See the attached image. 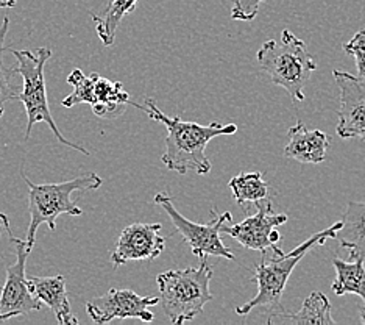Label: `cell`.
Instances as JSON below:
<instances>
[{"instance_id": "obj_14", "label": "cell", "mask_w": 365, "mask_h": 325, "mask_svg": "<svg viewBox=\"0 0 365 325\" xmlns=\"http://www.w3.org/2000/svg\"><path fill=\"white\" fill-rule=\"evenodd\" d=\"M289 143L284 147V156L300 163L317 164L327 160L331 139L322 130H309L298 121L287 131Z\"/></svg>"}, {"instance_id": "obj_10", "label": "cell", "mask_w": 365, "mask_h": 325, "mask_svg": "<svg viewBox=\"0 0 365 325\" xmlns=\"http://www.w3.org/2000/svg\"><path fill=\"white\" fill-rule=\"evenodd\" d=\"M256 214L248 216L242 222L228 225L223 224L220 233L235 238L240 246L248 250H258V252H267L273 246H278L281 235L278 229L287 222V214H275L272 210L270 200L265 197L255 202Z\"/></svg>"}, {"instance_id": "obj_25", "label": "cell", "mask_w": 365, "mask_h": 325, "mask_svg": "<svg viewBox=\"0 0 365 325\" xmlns=\"http://www.w3.org/2000/svg\"><path fill=\"white\" fill-rule=\"evenodd\" d=\"M16 0H0V8H14Z\"/></svg>"}, {"instance_id": "obj_16", "label": "cell", "mask_w": 365, "mask_h": 325, "mask_svg": "<svg viewBox=\"0 0 365 325\" xmlns=\"http://www.w3.org/2000/svg\"><path fill=\"white\" fill-rule=\"evenodd\" d=\"M334 239L350 252V258H365V202H348Z\"/></svg>"}, {"instance_id": "obj_23", "label": "cell", "mask_w": 365, "mask_h": 325, "mask_svg": "<svg viewBox=\"0 0 365 325\" xmlns=\"http://www.w3.org/2000/svg\"><path fill=\"white\" fill-rule=\"evenodd\" d=\"M264 0H233L231 6V19L252 22L259 11V5Z\"/></svg>"}, {"instance_id": "obj_1", "label": "cell", "mask_w": 365, "mask_h": 325, "mask_svg": "<svg viewBox=\"0 0 365 325\" xmlns=\"http://www.w3.org/2000/svg\"><path fill=\"white\" fill-rule=\"evenodd\" d=\"M130 104L147 113L150 119L164 124L168 136H165V150L161 161L169 171L178 172L180 175H186L187 172H195L198 175L210 174L211 161L206 156V146L214 138L235 135L237 131L236 124L211 122L208 125H202L182 121L180 116L170 118L156 106L150 97L145 99V106L133 102Z\"/></svg>"}, {"instance_id": "obj_26", "label": "cell", "mask_w": 365, "mask_h": 325, "mask_svg": "<svg viewBox=\"0 0 365 325\" xmlns=\"http://www.w3.org/2000/svg\"><path fill=\"white\" fill-rule=\"evenodd\" d=\"M361 322L365 325V306L361 308Z\"/></svg>"}, {"instance_id": "obj_9", "label": "cell", "mask_w": 365, "mask_h": 325, "mask_svg": "<svg viewBox=\"0 0 365 325\" xmlns=\"http://www.w3.org/2000/svg\"><path fill=\"white\" fill-rule=\"evenodd\" d=\"M6 231L10 243L16 247V263L6 268V280L0 293V324L43 308V302L31 294L26 275L27 258L31 250L27 247L26 239L13 235L11 229Z\"/></svg>"}, {"instance_id": "obj_19", "label": "cell", "mask_w": 365, "mask_h": 325, "mask_svg": "<svg viewBox=\"0 0 365 325\" xmlns=\"http://www.w3.org/2000/svg\"><path fill=\"white\" fill-rule=\"evenodd\" d=\"M139 0H111L102 14H91V19L96 24L97 35L103 46H113L122 19L127 14L135 11Z\"/></svg>"}, {"instance_id": "obj_5", "label": "cell", "mask_w": 365, "mask_h": 325, "mask_svg": "<svg viewBox=\"0 0 365 325\" xmlns=\"http://www.w3.org/2000/svg\"><path fill=\"white\" fill-rule=\"evenodd\" d=\"M22 179L29 186V211L30 225L27 230L26 243L30 250H33L36 241V231L39 225L47 224L48 229H56V219L61 214L81 216V208L73 202L72 194L76 191L98 189L103 185V180L96 172L80 175L68 181L61 183H44V185H35L31 183L26 172L22 171Z\"/></svg>"}, {"instance_id": "obj_12", "label": "cell", "mask_w": 365, "mask_h": 325, "mask_svg": "<svg viewBox=\"0 0 365 325\" xmlns=\"http://www.w3.org/2000/svg\"><path fill=\"white\" fill-rule=\"evenodd\" d=\"M340 93L336 131L342 139L365 141V79L345 71H333Z\"/></svg>"}, {"instance_id": "obj_3", "label": "cell", "mask_w": 365, "mask_h": 325, "mask_svg": "<svg viewBox=\"0 0 365 325\" xmlns=\"http://www.w3.org/2000/svg\"><path fill=\"white\" fill-rule=\"evenodd\" d=\"M256 58L277 86L284 88L297 102H303L306 83L317 69V63L303 39L286 29L281 31L279 39L265 41Z\"/></svg>"}, {"instance_id": "obj_6", "label": "cell", "mask_w": 365, "mask_h": 325, "mask_svg": "<svg viewBox=\"0 0 365 325\" xmlns=\"http://www.w3.org/2000/svg\"><path fill=\"white\" fill-rule=\"evenodd\" d=\"M16 56L18 60V72L22 80L24 86L19 91L18 100L24 104L27 111V130H26V139L30 138L31 130L39 122H46L51 130L53 131L55 138L60 141L61 144L68 146L73 150H78L83 155H89V150H86L83 146L72 143V141L66 139L60 129L56 127V122L52 118L51 108H48L47 102V93H46V75L44 68L46 63L52 58V50L47 47L36 49V54L31 50H13L6 49Z\"/></svg>"}, {"instance_id": "obj_13", "label": "cell", "mask_w": 365, "mask_h": 325, "mask_svg": "<svg viewBox=\"0 0 365 325\" xmlns=\"http://www.w3.org/2000/svg\"><path fill=\"white\" fill-rule=\"evenodd\" d=\"M161 227V224H131L123 229L111 254L114 268L160 256L165 247V239L160 235Z\"/></svg>"}, {"instance_id": "obj_11", "label": "cell", "mask_w": 365, "mask_h": 325, "mask_svg": "<svg viewBox=\"0 0 365 325\" xmlns=\"http://www.w3.org/2000/svg\"><path fill=\"white\" fill-rule=\"evenodd\" d=\"M160 304V297H140L131 289L111 288L106 294L91 299L86 304L89 318L103 325L114 319H140L152 322L155 314L150 308Z\"/></svg>"}, {"instance_id": "obj_17", "label": "cell", "mask_w": 365, "mask_h": 325, "mask_svg": "<svg viewBox=\"0 0 365 325\" xmlns=\"http://www.w3.org/2000/svg\"><path fill=\"white\" fill-rule=\"evenodd\" d=\"M269 324H297V325H304V324H312V325H334L336 321L333 316H331V304L328 297L320 293V291H314L312 294L304 299L303 306L300 311L294 314H289L284 310L273 311L267 321Z\"/></svg>"}, {"instance_id": "obj_18", "label": "cell", "mask_w": 365, "mask_h": 325, "mask_svg": "<svg viewBox=\"0 0 365 325\" xmlns=\"http://www.w3.org/2000/svg\"><path fill=\"white\" fill-rule=\"evenodd\" d=\"M333 266L337 275L331 286L333 293L336 296L356 294L365 304V258H350V261L333 258Z\"/></svg>"}, {"instance_id": "obj_4", "label": "cell", "mask_w": 365, "mask_h": 325, "mask_svg": "<svg viewBox=\"0 0 365 325\" xmlns=\"http://www.w3.org/2000/svg\"><path fill=\"white\" fill-rule=\"evenodd\" d=\"M212 269L208 258L203 256L198 268L185 271H168L156 277L160 289V304L172 324L182 325L195 319L211 302L212 294L210 283Z\"/></svg>"}, {"instance_id": "obj_22", "label": "cell", "mask_w": 365, "mask_h": 325, "mask_svg": "<svg viewBox=\"0 0 365 325\" xmlns=\"http://www.w3.org/2000/svg\"><path fill=\"white\" fill-rule=\"evenodd\" d=\"M344 50L354 58L358 77L365 79V30L356 33L346 44H344Z\"/></svg>"}, {"instance_id": "obj_2", "label": "cell", "mask_w": 365, "mask_h": 325, "mask_svg": "<svg viewBox=\"0 0 365 325\" xmlns=\"http://www.w3.org/2000/svg\"><path fill=\"white\" fill-rule=\"evenodd\" d=\"M340 229V221L331 225V227L315 233L309 239H306L303 244L297 246L294 250L286 254L283 249L278 246H273L272 256L264 254L261 264L255 268L253 281L258 285V294L247 304L236 308V313L239 316L250 314L255 308L265 306L269 308L270 313L283 310L281 308V299H283L286 285L289 281L290 274L294 272L295 266L300 263L306 254L311 252L315 246L325 244L328 239L336 238V231Z\"/></svg>"}, {"instance_id": "obj_21", "label": "cell", "mask_w": 365, "mask_h": 325, "mask_svg": "<svg viewBox=\"0 0 365 325\" xmlns=\"http://www.w3.org/2000/svg\"><path fill=\"white\" fill-rule=\"evenodd\" d=\"M8 27H10V19L4 18L2 25H0V118L5 113V105L10 100H18L19 97V86H16L13 83V74H18L16 69L6 68L4 64V52L5 47V38L8 33Z\"/></svg>"}, {"instance_id": "obj_15", "label": "cell", "mask_w": 365, "mask_h": 325, "mask_svg": "<svg viewBox=\"0 0 365 325\" xmlns=\"http://www.w3.org/2000/svg\"><path fill=\"white\" fill-rule=\"evenodd\" d=\"M31 294L47 305L56 316L58 324L77 325L78 319L72 314L69 294L66 289V279L63 275L52 277H31L27 279Z\"/></svg>"}, {"instance_id": "obj_24", "label": "cell", "mask_w": 365, "mask_h": 325, "mask_svg": "<svg viewBox=\"0 0 365 325\" xmlns=\"http://www.w3.org/2000/svg\"><path fill=\"white\" fill-rule=\"evenodd\" d=\"M4 229H5V230H10L11 227H10V221H8L6 214L0 211V231H2Z\"/></svg>"}, {"instance_id": "obj_7", "label": "cell", "mask_w": 365, "mask_h": 325, "mask_svg": "<svg viewBox=\"0 0 365 325\" xmlns=\"http://www.w3.org/2000/svg\"><path fill=\"white\" fill-rule=\"evenodd\" d=\"M68 83L73 91L64 97L63 106L72 108L80 104H88L98 118H119L131 102L130 94L123 89L122 83L105 79L97 72L86 75L81 69H73L68 77Z\"/></svg>"}, {"instance_id": "obj_8", "label": "cell", "mask_w": 365, "mask_h": 325, "mask_svg": "<svg viewBox=\"0 0 365 325\" xmlns=\"http://www.w3.org/2000/svg\"><path fill=\"white\" fill-rule=\"evenodd\" d=\"M153 204L160 205L163 210L168 213L173 227L177 229V231L182 236V239H185V243L189 246L190 252L194 255L200 258L212 255L227 258V260L231 261L236 260L233 252L223 244V241L220 238L222 225L231 222V219H233L231 213L225 211L219 216L214 214L208 224H197L186 219L185 216L177 210L168 193H158L153 199Z\"/></svg>"}, {"instance_id": "obj_20", "label": "cell", "mask_w": 365, "mask_h": 325, "mask_svg": "<svg viewBox=\"0 0 365 325\" xmlns=\"http://www.w3.org/2000/svg\"><path fill=\"white\" fill-rule=\"evenodd\" d=\"M228 188L233 193L236 202L242 206L269 196V183L262 179L261 172H240L228 181Z\"/></svg>"}]
</instances>
